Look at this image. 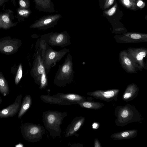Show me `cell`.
Wrapping results in <instances>:
<instances>
[{"mask_svg":"<svg viewBox=\"0 0 147 147\" xmlns=\"http://www.w3.org/2000/svg\"><path fill=\"white\" fill-rule=\"evenodd\" d=\"M114 114L116 118L115 123L118 126L123 127L133 122L141 123L143 119L135 106L129 103L116 107Z\"/></svg>","mask_w":147,"mask_h":147,"instance_id":"1","label":"cell"},{"mask_svg":"<svg viewBox=\"0 0 147 147\" xmlns=\"http://www.w3.org/2000/svg\"><path fill=\"white\" fill-rule=\"evenodd\" d=\"M67 112L48 110L44 112L42 118L45 128L53 138L60 137L62 130L60 125L64 118L67 115Z\"/></svg>","mask_w":147,"mask_h":147,"instance_id":"2","label":"cell"},{"mask_svg":"<svg viewBox=\"0 0 147 147\" xmlns=\"http://www.w3.org/2000/svg\"><path fill=\"white\" fill-rule=\"evenodd\" d=\"M42 39L40 43V48L43 60L44 66L47 74L51 69L69 52V49H64L59 51H56L49 47L44 39Z\"/></svg>","mask_w":147,"mask_h":147,"instance_id":"3","label":"cell"},{"mask_svg":"<svg viewBox=\"0 0 147 147\" xmlns=\"http://www.w3.org/2000/svg\"><path fill=\"white\" fill-rule=\"evenodd\" d=\"M74 73L72 57L69 53L64 62L59 65L54 78V83L59 87L65 86L72 81Z\"/></svg>","mask_w":147,"mask_h":147,"instance_id":"4","label":"cell"},{"mask_svg":"<svg viewBox=\"0 0 147 147\" xmlns=\"http://www.w3.org/2000/svg\"><path fill=\"white\" fill-rule=\"evenodd\" d=\"M32 67L30 71L35 83L39 86L40 89L45 88L48 85L47 74L43 62L41 51L38 48L34 55Z\"/></svg>","mask_w":147,"mask_h":147,"instance_id":"5","label":"cell"},{"mask_svg":"<svg viewBox=\"0 0 147 147\" xmlns=\"http://www.w3.org/2000/svg\"><path fill=\"white\" fill-rule=\"evenodd\" d=\"M40 98L46 103L61 105L78 104L80 102L86 100L85 96L74 94L57 93L53 96L49 94L42 95Z\"/></svg>","mask_w":147,"mask_h":147,"instance_id":"6","label":"cell"},{"mask_svg":"<svg viewBox=\"0 0 147 147\" xmlns=\"http://www.w3.org/2000/svg\"><path fill=\"white\" fill-rule=\"evenodd\" d=\"M20 131L23 138L32 143L39 141L45 134V129L40 124L33 123H22Z\"/></svg>","mask_w":147,"mask_h":147,"instance_id":"7","label":"cell"},{"mask_svg":"<svg viewBox=\"0 0 147 147\" xmlns=\"http://www.w3.org/2000/svg\"><path fill=\"white\" fill-rule=\"evenodd\" d=\"M21 40L6 36L0 39V53L6 55L16 53L21 46Z\"/></svg>","mask_w":147,"mask_h":147,"instance_id":"8","label":"cell"},{"mask_svg":"<svg viewBox=\"0 0 147 147\" xmlns=\"http://www.w3.org/2000/svg\"><path fill=\"white\" fill-rule=\"evenodd\" d=\"M60 14L45 15L35 20L30 26V28L45 30L54 27L62 18Z\"/></svg>","mask_w":147,"mask_h":147,"instance_id":"9","label":"cell"},{"mask_svg":"<svg viewBox=\"0 0 147 147\" xmlns=\"http://www.w3.org/2000/svg\"><path fill=\"white\" fill-rule=\"evenodd\" d=\"M48 45L53 47H63L71 44L70 36L66 31L62 32H51L45 35Z\"/></svg>","mask_w":147,"mask_h":147,"instance_id":"10","label":"cell"},{"mask_svg":"<svg viewBox=\"0 0 147 147\" xmlns=\"http://www.w3.org/2000/svg\"><path fill=\"white\" fill-rule=\"evenodd\" d=\"M120 90L113 89L106 90H97L87 93V94L95 98L105 101L109 102L114 100L117 101Z\"/></svg>","mask_w":147,"mask_h":147,"instance_id":"11","label":"cell"},{"mask_svg":"<svg viewBox=\"0 0 147 147\" xmlns=\"http://www.w3.org/2000/svg\"><path fill=\"white\" fill-rule=\"evenodd\" d=\"M22 97L21 94H19L13 103L0 110V119L12 117L16 115L20 109Z\"/></svg>","mask_w":147,"mask_h":147,"instance_id":"12","label":"cell"},{"mask_svg":"<svg viewBox=\"0 0 147 147\" xmlns=\"http://www.w3.org/2000/svg\"><path fill=\"white\" fill-rule=\"evenodd\" d=\"M85 121V118L82 116L74 118L65 130V137L67 138L75 135L83 126Z\"/></svg>","mask_w":147,"mask_h":147,"instance_id":"13","label":"cell"},{"mask_svg":"<svg viewBox=\"0 0 147 147\" xmlns=\"http://www.w3.org/2000/svg\"><path fill=\"white\" fill-rule=\"evenodd\" d=\"M36 8L40 11L53 13L55 11L52 0H34Z\"/></svg>","mask_w":147,"mask_h":147,"instance_id":"14","label":"cell"},{"mask_svg":"<svg viewBox=\"0 0 147 147\" xmlns=\"http://www.w3.org/2000/svg\"><path fill=\"white\" fill-rule=\"evenodd\" d=\"M138 130L134 129L123 131L112 134L110 138L114 140H121L131 139L137 135Z\"/></svg>","mask_w":147,"mask_h":147,"instance_id":"15","label":"cell"},{"mask_svg":"<svg viewBox=\"0 0 147 147\" xmlns=\"http://www.w3.org/2000/svg\"><path fill=\"white\" fill-rule=\"evenodd\" d=\"M138 88L134 84L128 86L123 94L122 99L126 102L136 97L138 94Z\"/></svg>","mask_w":147,"mask_h":147,"instance_id":"16","label":"cell"},{"mask_svg":"<svg viewBox=\"0 0 147 147\" xmlns=\"http://www.w3.org/2000/svg\"><path fill=\"white\" fill-rule=\"evenodd\" d=\"M32 102V98L30 95H26L24 97L18 115V118L21 119L25 114L31 106Z\"/></svg>","mask_w":147,"mask_h":147,"instance_id":"17","label":"cell"},{"mask_svg":"<svg viewBox=\"0 0 147 147\" xmlns=\"http://www.w3.org/2000/svg\"><path fill=\"white\" fill-rule=\"evenodd\" d=\"M14 26L8 14L5 13L0 15V28L7 29Z\"/></svg>","mask_w":147,"mask_h":147,"instance_id":"18","label":"cell"},{"mask_svg":"<svg viewBox=\"0 0 147 147\" xmlns=\"http://www.w3.org/2000/svg\"><path fill=\"white\" fill-rule=\"evenodd\" d=\"M10 90L8 82L3 73L0 71V93L5 96L9 94Z\"/></svg>","mask_w":147,"mask_h":147,"instance_id":"19","label":"cell"},{"mask_svg":"<svg viewBox=\"0 0 147 147\" xmlns=\"http://www.w3.org/2000/svg\"><path fill=\"white\" fill-rule=\"evenodd\" d=\"M78 105L83 108L95 110L100 109L105 105L103 103L87 100L80 102Z\"/></svg>","mask_w":147,"mask_h":147,"instance_id":"20","label":"cell"},{"mask_svg":"<svg viewBox=\"0 0 147 147\" xmlns=\"http://www.w3.org/2000/svg\"><path fill=\"white\" fill-rule=\"evenodd\" d=\"M23 74V70L22 64H19L15 76V82L16 85H18L22 78Z\"/></svg>","mask_w":147,"mask_h":147,"instance_id":"21","label":"cell"},{"mask_svg":"<svg viewBox=\"0 0 147 147\" xmlns=\"http://www.w3.org/2000/svg\"><path fill=\"white\" fill-rule=\"evenodd\" d=\"M123 5L126 7L132 10H136L137 6L136 3L132 0H120Z\"/></svg>","mask_w":147,"mask_h":147,"instance_id":"22","label":"cell"},{"mask_svg":"<svg viewBox=\"0 0 147 147\" xmlns=\"http://www.w3.org/2000/svg\"><path fill=\"white\" fill-rule=\"evenodd\" d=\"M18 12L19 15L21 16L26 18L31 13V11L28 9H21L18 10Z\"/></svg>","mask_w":147,"mask_h":147,"instance_id":"23","label":"cell"},{"mask_svg":"<svg viewBox=\"0 0 147 147\" xmlns=\"http://www.w3.org/2000/svg\"><path fill=\"white\" fill-rule=\"evenodd\" d=\"M19 4L21 9H28L30 4L29 0H19Z\"/></svg>","mask_w":147,"mask_h":147,"instance_id":"24","label":"cell"},{"mask_svg":"<svg viewBox=\"0 0 147 147\" xmlns=\"http://www.w3.org/2000/svg\"><path fill=\"white\" fill-rule=\"evenodd\" d=\"M117 7V4L116 3L115 5L109 9L105 11L104 13L107 16H111L115 12Z\"/></svg>","mask_w":147,"mask_h":147,"instance_id":"25","label":"cell"},{"mask_svg":"<svg viewBox=\"0 0 147 147\" xmlns=\"http://www.w3.org/2000/svg\"><path fill=\"white\" fill-rule=\"evenodd\" d=\"M114 0H105L103 6L104 9L109 8L113 3Z\"/></svg>","mask_w":147,"mask_h":147,"instance_id":"26","label":"cell"},{"mask_svg":"<svg viewBox=\"0 0 147 147\" xmlns=\"http://www.w3.org/2000/svg\"><path fill=\"white\" fill-rule=\"evenodd\" d=\"M146 56V53L145 52L142 51L139 53L137 55L136 58L137 60L140 61L142 60L143 58Z\"/></svg>","mask_w":147,"mask_h":147,"instance_id":"27","label":"cell"},{"mask_svg":"<svg viewBox=\"0 0 147 147\" xmlns=\"http://www.w3.org/2000/svg\"><path fill=\"white\" fill-rule=\"evenodd\" d=\"M94 147H101L102 146L99 140L97 138H95L94 142Z\"/></svg>","mask_w":147,"mask_h":147,"instance_id":"28","label":"cell"},{"mask_svg":"<svg viewBox=\"0 0 147 147\" xmlns=\"http://www.w3.org/2000/svg\"><path fill=\"white\" fill-rule=\"evenodd\" d=\"M136 5L140 8H142L144 7L145 5L144 3L142 1L139 0L137 2Z\"/></svg>","mask_w":147,"mask_h":147,"instance_id":"29","label":"cell"},{"mask_svg":"<svg viewBox=\"0 0 147 147\" xmlns=\"http://www.w3.org/2000/svg\"><path fill=\"white\" fill-rule=\"evenodd\" d=\"M131 37L134 39H138L141 38V35L138 34H133L131 35Z\"/></svg>","mask_w":147,"mask_h":147,"instance_id":"30","label":"cell"},{"mask_svg":"<svg viewBox=\"0 0 147 147\" xmlns=\"http://www.w3.org/2000/svg\"><path fill=\"white\" fill-rule=\"evenodd\" d=\"M124 61L125 64L128 65H129L131 64L130 61L129 59L127 58H125V59Z\"/></svg>","mask_w":147,"mask_h":147,"instance_id":"31","label":"cell"},{"mask_svg":"<svg viewBox=\"0 0 147 147\" xmlns=\"http://www.w3.org/2000/svg\"><path fill=\"white\" fill-rule=\"evenodd\" d=\"M15 147H24V145L21 142H20L19 144H16L15 145Z\"/></svg>","mask_w":147,"mask_h":147,"instance_id":"32","label":"cell"},{"mask_svg":"<svg viewBox=\"0 0 147 147\" xmlns=\"http://www.w3.org/2000/svg\"><path fill=\"white\" fill-rule=\"evenodd\" d=\"M3 101V100L1 98V97L0 96V104Z\"/></svg>","mask_w":147,"mask_h":147,"instance_id":"33","label":"cell"},{"mask_svg":"<svg viewBox=\"0 0 147 147\" xmlns=\"http://www.w3.org/2000/svg\"><path fill=\"white\" fill-rule=\"evenodd\" d=\"M135 3L136 2V0H132Z\"/></svg>","mask_w":147,"mask_h":147,"instance_id":"34","label":"cell"},{"mask_svg":"<svg viewBox=\"0 0 147 147\" xmlns=\"http://www.w3.org/2000/svg\"><path fill=\"white\" fill-rule=\"evenodd\" d=\"M1 1V0H0V1Z\"/></svg>","mask_w":147,"mask_h":147,"instance_id":"35","label":"cell"}]
</instances>
